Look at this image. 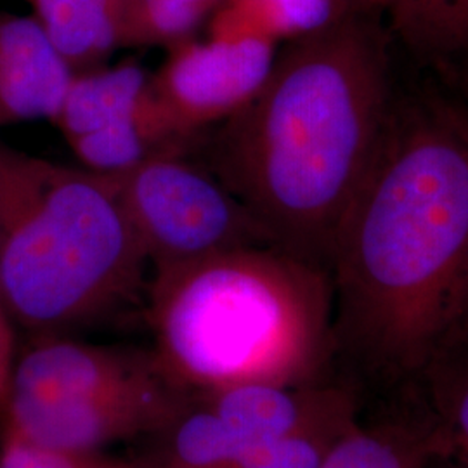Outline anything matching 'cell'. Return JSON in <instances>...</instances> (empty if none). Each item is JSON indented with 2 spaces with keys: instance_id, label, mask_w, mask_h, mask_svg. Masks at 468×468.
<instances>
[{
  "instance_id": "44dd1931",
  "label": "cell",
  "mask_w": 468,
  "mask_h": 468,
  "mask_svg": "<svg viewBox=\"0 0 468 468\" xmlns=\"http://www.w3.org/2000/svg\"><path fill=\"white\" fill-rule=\"evenodd\" d=\"M454 441L468 463V384L462 388L452 411Z\"/></svg>"
},
{
  "instance_id": "30bf717a",
  "label": "cell",
  "mask_w": 468,
  "mask_h": 468,
  "mask_svg": "<svg viewBox=\"0 0 468 468\" xmlns=\"http://www.w3.org/2000/svg\"><path fill=\"white\" fill-rule=\"evenodd\" d=\"M387 17L420 68L468 96V0H392Z\"/></svg>"
},
{
  "instance_id": "7c38bea8",
  "label": "cell",
  "mask_w": 468,
  "mask_h": 468,
  "mask_svg": "<svg viewBox=\"0 0 468 468\" xmlns=\"http://www.w3.org/2000/svg\"><path fill=\"white\" fill-rule=\"evenodd\" d=\"M243 452H249L295 429L318 406L324 390L299 385H238L200 392Z\"/></svg>"
},
{
  "instance_id": "ba28073f",
  "label": "cell",
  "mask_w": 468,
  "mask_h": 468,
  "mask_svg": "<svg viewBox=\"0 0 468 468\" xmlns=\"http://www.w3.org/2000/svg\"><path fill=\"white\" fill-rule=\"evenodd\" d=\"M168 377L153 351L35 338L13 369L4 404L80 401ZM2 404V406H4Z\"/></svg>"
},
{
  "instance_id": "7402d4cb",
  "label": "cell",
  "mask_w": 468,
  "mask_h": 468,
  "mask_svg": "<svg viewBox=\"0 0 468 468\" xmlns=\"http://www.w3.org/2000/svg\"><path fill=\"white\" fill-rule=\"evenodd\" d=\"M390 2L392 0H346V4L354 13L365 15V16L380 17V19L387 16Z\"/></svg>"
},
{
  "instance_id": "7a4b0ae2",
  "label": "cell",
  "mask_w": 468,
  "mask_h": 468,
  "mask_svg": "<svg viewBox=\"0 0 468 468\" xmlns=\"http://www.w3.org/2000/svg\"><path fill=\"white\" fill-rule=\"evenodd\" d=\"M380 17L286 42L268 82L207 143V167L271 245L328 271L398 100Z\"/></svg>"
},
{
  "instance_id": "277c9868",
  "label": "cell",
  "mask_w": 468,
  "mask_h": 468,
  "mask_svg": "<svg viewBox=\"0 0 468 468\" xmlns=\"http://www.w3.org/2000/svg\"><path fill=\"white\" fill-rule=\"evenodd\" d=\"M148 259L112 176L0 141V302L35 338L67 336L134 301Z\"/></svg>"
},
{
  "instance_id": "9c48e42d",
  "label": "cell",
  "mask_w": 468,
  "mask_h": 468,
  "mask_svg": "<svg viewBox=\"0 0 468 468\" xmlns=\"http://www.w3.org/2000/svg\"><path fill=\"white\" fill-rule=\"evenodd\" d=\"M71 77L35 16L0 13V127L52 123Z\"/></svg>"
},
{
  "instance_id": "6da1fadb",
  "label": "cell",
  "mask_w": 468,
  "mask_h": 468,
  "mask_svg": "<svg viewBox=\"0 0 468 468\" xmlns=\"http://www.w3.org/2000/svg\"><path fill=\"white\" fill-rule=\"evenodd\" d=\"M334 340L388 368H420L463 334L468 297V115L396 100L328 264Z\"/></svg>"
},
{
  "instance_id": "9a60e30c",
  "label": "cell",
  "mask_w": 468,
  "mask_h": 468,
  "mask_svg": "<svg viewBox=\"0 0 468 468\" xmlns=\"http://www.w3.org/2000/svg\"><path fill=\"white\" fill-rule=\"evenodd\" d=\"M347 13L346 0H226L210 32L253 30L280 44L318 34Z\"/></svg>"
},
{
  "instance_id": "4fadbf2b",
  "label": "cell",
  "mask_w": 468,
  "mask_h": 468,
  "mask_svg": "<svg viewBox=\"0 0 468 468\" xmlns=\"http://www.w3.org/2000/svg\"><path fill=\"white\" fill-rule=\"evenodd\" d=\"M151 87L153 73L134 61L73 73L52 123L71 143L131 117Z\"/></svg>"
},
{
  "instance_id": "2e32d148",
  "label": "cell",
  "mask_w": 468,
  "mask_h": 468,
  "mask_svg": "<svg viewBox=\"0 0 468 468\" xmlns=\"http://www.w3.org/2000/svg\"><path fill=\"white\" fill-rule=\"evenodd\" d=\"M354 423L351 398L340 390H324L307 419L268 446L249 452L238 468H321L335 442Z\"/></svg>"
},
{
  "instance_id": "603a6c76",
  "label": "cell",
  "mask_w": 468,
  "mask_h": 468,
  "mask_svg": "<svg viewBox=\"0 0 468 468\" xmlns=\"http://www.w3.org/2000/svg\"><path fill=\"white\" fill-rule=\"evenodd\" d=\"M468 332V297H467V313H465V324H463V334Z\"/></svg>"
},
{
  "instance_id": "d6986e66",
  "label": "cell",
  "mask_w": 468,
  "mask_h": 468,
  "mask_svg": "<svg viewBox=\"0 0 468 468\" xmlns=\"http://www.w3.org/2000/svg\"><path fill=\"white\" fill-rule=\"evenodd\" d=\"M0 468H151V465L144 458H120L104 452L46 448L4 431Z\"/></svg>"
},
{
  "instance_id": "8fae6325",
  "label": "cell",
  "mask_w": 468,
  "mask_h": 468,
  "mask_svg": "<svg viewBox=\"0 0 468 468\" xmlns=\"http://www.w3.org/2000/svg\"><path fill=\"white\" fill-rule=\"evenodd\" d=\"M34 16L73 73L129 48L131 0H30Z\"/></svg>"
},
{
  "instance_id": "8992f818",
  "label": "cell",
  "mask_w": 468,
  "mask_h": 468,
  "mask_svg": "<svg viewBox=\"0 0 468 468\" xmlns=\"http://www.w3.org/2000/svg\"><path fill=\"white\" fill-rule=\"evenodd\" d=\"M153 89L179 134L193 143L243 110L268 82L278 42L259 32L208 35L168 48Z\"/></svg>"
},
{
  "instance_id": "5bb4252c",
  "label": "cell",
  "mask_w": 468,
  "mask_h": 468,
  "mask_svg": "<svg viewBox=\"0 0 468 468\" xmlns=\"http://www.w3.org/2000/svg\"><path fill=\"white\" fill-rule=\"evenodd\" d=\"M151 468H238L243 452L201 394H191L167 425L151 435Z\"/></svg>"
},
{
  "instance_id": "52a82bcc",
  "label": "cell",
  "mask_w": 468,
  "mask_h": 468,
  "mask_svg": "<svg viewBox=\"0 0 468 468\" xmlns=\"http://www.w3.org/2000/svg\"><path fill=\"white\" fill-rule=\"evenodd\" d=\"M189 396L164 377L82 401L4 404V431L54 450L104 452L122 441L150 439Z\"/></svg>"
},
{
  "instance_id": "ffe728a7",
  "label": "cell",
  "mask_w": 468,
  "mask_h": 468,
  "mask_svg": "<svg viewBox=\"0 0 468 468\" xmlns=\"http://www.w3.org/2000/svg\"><path fill=\"white\" fill-rule=\"evenodd\" d=\"M15 369V335L11 318L0 302V406L5 401Z\"/></svg>"
},
{
  "instance_id": "e0dca14e",
  "label": "cell",
  "mask_w": 468,
  "mask_h": 468,
  "mask_svg": "<svg viewBox=\"0 0 468 468\" xmlns=\"http://www.w3.org/2000/svg\"><path fill=\"white\" fill-rule=\"evenodd\" d=\"M226 0H131L129 48H172L214 16Z\"/></svg>"
},
{
  "instance_id": "5b68a950",
  "label": "cell",
  "mask_w": 468,
  "mask_h": 468,
  "mask_svg": "<svg viewBox=\"0 0 468 468\" xmlns=\"http://www.w3.org/2000/svg\"><path fill=\"white\" fill-rule=\"evenodd\" d=\"M125 216L154 271L251 245L268 234L229 187L186 150L158 153L112 176Z\"/></svg>"
},
{
  "instance_id": "3957f363",
  "label": "cell",
  "mask_w": 468,
  "mask_h": 468,
  "mask_svg": "<svg viewBox=\"0 0 468 468\" xmlns=\"http://www.w3.org/2000/svg\"><path fill=\"white\" fill-rule=\"evenodd\" d=\"M153 354L187 392L301 385L334 344L330 272L274 245L154 271Z\"/></svg>"
},
{
  "instance_id": "ac0fdd59",
  "label": "cell",
  "mask_w": 468,
  "mask_h": 468,
  "mask_svg": "<svg viewBox=\"0 0 468 468\" xmlns=\"http://www.w3.org/2000/svg\"><path fill=\"white\" fill-rule=\"evenodd\" d=\"M425 452L404 435L351 429L335 442L321 468H421Z\"/></svg>"
}]
</instances>
